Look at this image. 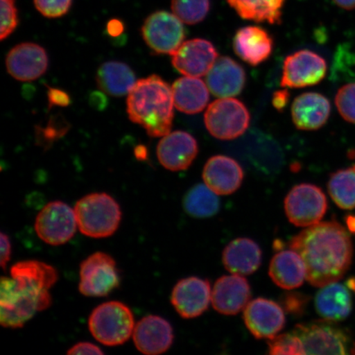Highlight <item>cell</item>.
Masks as SVG:
<instances>
[{"label": "cell", "mask_w": 355, "mask_h": 355, "mask_svg": "<svg viewBox=\"0 0 355 355\" xmlns=\"http://www.w3.org/2000/svg\"><path fill=\"white\" fill-rule=\"evenodd\" d=\"M136 82L130 67L122 62H106L96 73V83L101 90L115 97L128 95Z\"/></svg>", "instance_id": "28"}, {"label": "cell", "mask_w": 355, "mask_h": 355, "mask_svg": "<svg viewBox=\"0 0 355 355\" xmlns=\"http://www.w3.org/2000/svg\"><path fill=\"white\" fill-rule=\"evenodd\" d=\"M144 42L157 55H172L184 43L183 21L174 13L157 11L146 17L141 29Z\"/></svg>", "instance_id": "9"}, {"label": "cell", "mask_w": 355, "mask_h": 355, "mask_svg": "<svg viewBox=\"0 0 355 355\" xmlns=\"http://www.w3.org/2000/svg\"><path fill=\"white\" fill-rule=\"evenodd\" d=\"M288 247L298 252L315 287L339 282L353 259V244L347 230L335 220L319 222L291 239Z\"/></svg>", "instance_id": "2"}, {"label": "cell", "mask_w": 355, "mask_h": 355, "mask_svg": "<svg viewBox=\"0 0 355 355\" xmlns=\"http://www.w3.org/2000/svg\"><path fill=\"white\" fill-rule=\"evenodd\" d=\"M209 91L198 78L184 76L176 80L172 86L175 108L188 114L202 112L209 101Z\"/></svg>", "instance_id": "27"}, {"label": "cell", "mask_w": 355, "mask_h": 355, "mask_svg": "<svg viewBox=\"0 0 355 355\" xmlns=\"http://www.w3.org/2000/svg\"><path fill=\"white\" fill-rule=\"evenodd\" d=\"M292 119L301 130H317L325 125L331 114V104L326 96L316 92L304 93L292 105Z\"/></svg>", "instance_id": "22"}, {"label": "cell", "mask_w": 355, "mask_h": 355, "mask_svg": "<svg viewBox=\"0 0 355 355\" xmlns=\"http://www.w3.org/2000/svg\"><path fill=\"white\" fill-rule=\"evenodd\" d=\"M347 286L349 290L355 291V279H348Z\"/></svg>", "instance_id": "47"}, {"label": "cell", "mask_w": 355, "mask_h": 355, "mask_svg": "<svg viewBox=\"0 0 355 355\" xmlns=\"http://www.w3.org/2000/svg\"><path fill=\"white\" fill-rule=\"evenodd\" d=\"M78 228L74 209L61 201L46 204L38 213L35 221L37 236L52 246L68 243L74 236Z\"/></svg>", "instance_id": "10"}, {"label": "cell", "mask_w": 355, "mask_h": 355, "mask_svg": "<svg viewBox=\"0 0 355 355\" xmlns=\"http://www.w3.org/2000/svg\"><path fill=\"white\" fill-rule=\"evenodd\" d=\"M78 226L83 235L107 238L117 232L122 219L119 204L105 193H93L78 200L74 207Z\"/></svg>", "instance_id": "4"}, {"label": "cell", "mask_w": 355, "mask_h": 355, "mask_svg": "<svg viewBox=\"0 0 355 355\" xmlns=\"http://www.w3.org/2000/svg\"><path fill=\"white\" fill-rule=\"evenodd\" d=\"M243 171L235 159L215 155L208 159L202 172L205 184L217 195L232 194L241 187Z\"/></svg>", "instance_id": "20"}, {"label": "cell", "mask_w": 355, "mask_h": 355, "mask_svg": "<svg viewBox=\"0 0 355 355\" xmlns=\"http://www.w3.org/2000/svg\"><path fill=\"white\" fill-rule=\"evenodd\" d=\"M251 298V287L239 275L221 277L211 292L213 308L220 314L236 315L246 308Z\"/></svg>", "instance_id": "19"}, {"label": "cell", "mask_w": 355, "mask_h": 355, "mask_svg": "<svg viewBox=\"0 0 355 355\" xmlns=\"http://www.w3.org/2000/svg\"><path fill=\"white\" fill-rule=\"evenodd\" d=\"M124 28L122 22L118 20L110 21L107 26V31L112 37H118L123 32Z\"/></svg>", "instance_id": "43"}, {"label": "cell", "mask_w": 355, "mask_h": 355, "mask_svg": "<svg viewBox=\"0 0 355 355\" xmlns=\"http://www.w3.org/2000/svg\"><path fill=\"white\" fill-rule=\"evenodd\" d=\"M135 317L130 308L119 301H110L92 311L88 320L89 331L102 345H121L132 336Z\"/></svg>", "instance_id": "5"}, {"label": "cell", "mask_w": 355, "mask_h": 355, "mask_svg": "<svg viewBox=\"0 0 355 355\" xmlns=\"http://www.w3.org/2000/svg\"><path fill=\"white\" fill-rule=\"evenodd\" d=\"M268 345L270 354H305L303 343L293 331L269 339Z\"/></svg>", "instance_id": "33"}, {"label": "cell", "mask_w": 355, "mask_h": 355, "mask_svg": "<svg viewBox=\"0 0 355 355\" xmlns=\"http://www.w3.org/2000/svg\"><path fill=\"white\" fill-rule=\"evenodd\" d=\"M309 302V295L300 292L286 293L281 298V304L284 311L295 318L303 316L307 309Z\"/></svg>", "instance_id": "37"}, {"label": "cell", "mask_w": 355, "mask_h": 355, "mask_svg": "<svg viewBox=\"0 0 355 355\" xmlns=\"http://www.w3.org/2000/svg\"><path fill=\"white\" fill-rule=\"evenodd\" d=\"M66 130L65 128H57L55 122L51 121L47 128H40V135H42L46 141H54L58 137L63 135Z\"/></svg>", "instance_id": "41"}, {"label": "cell", "mask_w": 355, "mask_h": 355, "mask_svg": "<svg viewBox=\"0 0 355 355\" xmlns=\"http://www.w3.org/2000/svg\"><path fill=\"white\" fill-rule=\"evenodd\" d=\"M273 39L261 26H248L239 29L234 38V50L243 61L252 66L268 60L273 50Z\"/></svg>", "instance_id": "23"}, {"label": "cell", "mask_w": 355, "mask_h": 355, "mask_svg": "<svg viewBox=\"0 0 355 355\" xmlns=\"http://www.w3.org/2000/svg\"><path fill=\"white\" fill-rule=\"evenodd\" d=\"M184 211L195 218H208L220 210V199L217 194L205 184L193 186L184 198Z\"/></svg>", "instance_id": "30"}, {"label": "cell", "mask_w": 355, "mask_h": 355, "mask_svg": "<svg viewBox=\"0 0 355 355\" xmlns=\"http://www.w3.org/2000/svg\"><path fill=\"white\" fill-rule=\"evenodd\" d=\"M48 66L46 50L35 43L17 44L6 57L8 72L17 81H34L46 73Z\"/></svg>", "instance_id": "16"}, {"label": "cell", "mask_w": 355, "mask_h": 355, "mask_svg": "<svg viewBox=\"0 0 355 355\" xmlns=\"http://www.w3.org/2000/svg\"><path fill=\"white\" fill-rule=\"evenodd\" d=\"M198 153L196 139L184 131H175L162 137L157 149L159 163L171 171L187 170Z\"/></svg>", "instance_id": "17"}, {"label": "cell", "mask_w": 355, "mask_h": 355, "mask_svg": "<svg viewBox=\"0 0 355 355\" xmlns=\"http://www.w3.org/2000/svg\"><path fill=\"white\" fill-rule=\"evenodd\" d=\"M174 106L172 87L158 75L139 80L128 94V118L150 137H161L171 132Z\"/></svg>", "instance_id": "3"}, {"label": "cell", "mask_w": 355, "mask_h": 355, "mask_svg": "<svg viewBox=\"0 0 355 355\" xmlns=\"http://www.w3.org/2000/svg\"><path fill=\"white\" fill-rule=\"evenodd\" d=\"M132 340L141 354L158 355L171 347L174 331L165 318L148 315L135 324Z\"/></svg>", "instance_id": "18"}, {"label": "cell", "mask_w": 355, "mask_h": 355, "mask_svg": "<svg viewBox=\"0 0 355 355\" xmlns=\"http://www.w3.org/2000/svg\"><path fill=\"white\" fill-rule=\"evenodd\" d=\"M171 56L172 64L180 73L200 78L209 72L218 53L210 42L197 38L184 42Z\"/></svg>", "instance_id": "14"}, {"label": "cell", "mask_w": 355, "mask_h": 355, "mask_svg": "<svg viewBox=\"0 0 355 355\" xmlns=\"http://www.w3.org/2000/svg\"><path fill=\"white\" fill-rule=\"evenodd\" d=\"M327 72V64L321 55L309 50L297 51L284 61L281 85L287 88L316 85Z\"/></svg>", "instance_id": "12"}, {"label": "cell", "mask_w": 355, "mask_h": 355, "mask_svg": "<svg viewBox=\"0 0 355 355\" xmlns=\"http://www.w3.org/2000/svg\"><path fill=\"white\" fill-rule=\"evenodd\" d=\"M78 290L87 297H105L121 284L116 261L103 252H96L80 264Z\"/></svg>", "instance_id": "8"}, {"label": "cell", "mask_w": 355, "mask_h": 355, "mask_svg": "<svg viewBox=\"0 0 355 355\" xmlns=\"http://www.w3.org/2000/svg\"><path fill=\"white\" fill-rule=\"evenodd\" d=\"M67 354L69 355H81V354H104L98 346L89 343H79L74 345L73 347L69 349Z\"/></svg>", "instance_id": "39"}, {"label": "cell", "mask_w": 355, "mask_h": 355, "mask_svg": "<svg viewBox=\"0 0 355 355\" xmlns=\"http://www.w3.org/2000/svg\"><path fill=\"white\" fill-rule=\"evenodd\" d=\"M244 322L257 339H272L286 325L282 305L270 300L257 298L244 309Z\"/></svg>", "instance_id": "13"}, {"label": "cell", "mask_w": 355, "mask_h": 355, "mask_svg": "<svg viewBox=\"0 0 355 355\" xmlns=\"http://www.w3.org/2000/svg\"><path fill=\"white\" fill-rule=\"evenodd\" d=\"M135 153L136 157L139 159V161H144V159L148 158V149L143 145L137 146L135 148Z\"/></svg>", "instance_id": "45"}, {"label": "cell", "mask_w": 355, "mask_h": 355, "mask_svg": "<svg viewBox=\"0 0 355 355\" xmlns=\"http://www.w3.org/2000/svg\"><path fill=\"white\" fill-rule=\"evenodd\" d=\"M336 6L345 10H355V0H332Z\"/></svg>", "instance_id": "44"}, {"label": "cell", "mask_w": 355, "mask_h": 355, "mask_svg": "<svg viewBox=\"0 0 355 355\" xmlns=\"http://www.w3.org/2000/svg\"><path fill=\"white\" fill-rule=\"evenodd\" d=\"M211 292L207 279L195 277L182 279L173 288L171 303L182 318H198L209 307Z\"/></svg>", "instance_id": "15"}, {"label": "cell", "mask_w": 355, "mask_h": 355, "mask_svg": "<svg viewBox=\"0 0 355 355\" xmlns=\"http://www.w3.org/2000/svg\"><path fill=\"white\" fill-rule=\"evenodd\" d=\"M49 105L50 108L53 106H60L66 107L71 103L70 96L68 93L61 89L49 87L47 92Z\"/></svg>", "instance_id": "38"}, {"label": "cell", "mask_w": 355, "mask_h": 355, "mask_svg": "<svg viewBox=\"0 0 355 355\" xmlns=\"http://www.w3.org/2000/svg\"><path fill=\"white\" fill-rule=\"evenodd\" d=\"M0 4H1L0 40L4 41L19 26V12H17L16 0H0Z\"/></svg>", "instance_id": "35"}, {"label": "cell", "mask_w": 355, "mask_h": 355, "mask_svg": "<svg viewBox=\"0 0 355 355\" xmlns=\"http://www.w3.org/2000/svg\"><path fill=\"white\" fill-rule=\"evenodd\" d=\"M315 307L317 313L326 320L336 322L345 320L353 309L349 288L337 282L322 286L315 298Z\"/></svg>", "instance_id": "25"}, {"label": "cell", "mask_w": 355, "mask_h": 355, "mask_svg": "<svg viewBox=\"0 0 355 355\" xmlns=\"http://www.w3.org/2000/svg\"><path fill=\"white\" fill-rule=\"evenodd\" d=\"M335 102L341 117L355 124V83L341 87L336 93Z\"/></svg>", "instance_id": "34"}, {"label": "cell", "mask_w": 355, "mask_h": 355, "mask_svg": "<svg viewBox=\"0 0 355 355\" xmlns=\"http://www.w3.org/2000/svg\"><path fill=\"white\" fill-rule=\"evenodd\" d=\"M173 13L189 25L199 24L210 10L209 0H172Z\"/></svg>", "instance_id": "32"}, {"label": "cell", "mask_w": 355, "mask_h": 355, "mask_svg": "<svg viewBox=\"0 0 355 355\" xmlns=\"http://www.w3.org/2000/svg\"><path fill=\"white\" fill-rule=\"evenodd\" d=\"M11 277H2L0 286V323L11 329L21 328L35 313L51 307V288L59 274L54 266L37 260L13 265Z\"/></svg>", "instance_id": "1"}, {"label": "cell", "mask_w": 355, "mask_h": 355, "mask_svg": "<svg viewBox=\"0 0 355 355\" xmlns=\"http://www.w3.org/2000/svg\"><path fill=\"white\" fill-rule=\"evenodd\" d=\"M290 93H288L286 89L275 92L272 97L274 107L279 111L285 109L288 103V101H290Z\"/></svg>", "instance_id": "42"}, {"label": "cell", "mask_w": 355, "mask_h": 355, "mask_svg": "<svg viewBox=\"0 0 355 355\" xmlns=\"http://www.w3.org/2000/svg\"><path fill=\"white\" fill-rule=\"evenodd\" d=\"M327 189L333 202L341 209H354L355 164L332 173L328 181Z\"/></svg>", "instance_id": "31"}, {"label": "cell", "mask_w": 355, "mask_h": 355, "mask_svg": "<svg viewBox=\"0 0 355 355\" xmlns=\"http://www.w3.org/2000/svg\"><path fill=\"white\" fill-rule=\"evenodd\" d=\"M269 276L279 287L291 291L303 285L307 279V270L298 252L283 250L270 261Z\"/></svg>", "instance_id": "26"}, {"label": "cell", "mask_w": 355, "mask_h": 355, "mask_svg": "<svg viewBox=\"0 0 355 355\" xmlns=\"http://www.w3.org/2000/svg\"><path fill=\"white\" fill-rule=\"evenodd\" d=\"M345 221L349 232L355 234V215L346 216Z\"/></svg>", "instance_id": "46"}, {"label": "cell", "mask_w": 355, "mask_h": 355, "mask_svg": "<svg viewBox=\"0 0 355 355\" xmlns=\"http://www.w3.org/2000/svg\"><path fill=\"white\" fill-rule=\"evenodd\" d=\"M204 121L216 139L232 140L248 130L250 115L243 102L228 97L213 101L207 109Z\"/></svg>", "instance_id": "7"}, {"label": "cell", "mask_w": 355, "mask_h": 355, "mask_svg": "<svg viewBox=\"0 0 355 355\" xmlns=\"http://www.w3.org/2000/svg\"><path fill=\"white\" fill-rule=\"evenodd\" d=\"M327 210L326 195L318 186L301 184L295 186L285 199V211L291 223L309 227L319 223Z\"/></svg>", "instance_id": "11"}, {"label": "cell", "mask_w": 355, "mask_h": 355, "mask_svg": "<svg viewBox=\"0 0 355 355\" xmlns=\"http://www.w3.org/2000/svg\"><path fill=\"white\" fill-rule=\"evenodd\" d=\"M0 242H1V259H0V264H1L3 270L6 269L7 264L11 259L12 245L10 237L6 234L1 233L0 234Z\"/></svg>", "instance_id": "40"}, {"label": "cell", "mask_w": 355, "mask_h": 355, "mask_svg": "<svg viewBox=\"0 0 355 355\" xmlns=\"http://www.w3.org/2000/svg\"><path fill=\"white\" fill-rule=\"evenodd\" d=\"M303 343L305 354H355V341L347 329L336 322L298 324L293 330Z\"/></svg>", "instance_id": "6"}, {"label": "cell", "mask_w": 355, "mask_h": 355, "mask_svg": "<svg viewBox=\"0 0 355 355\" xmlns=\"http://www.w3.org/2000/svg\"><path fill=\"white\" fill-rule=\"evenodd\" d=\"M73 0H34L37 11L48 19H57L68 13Z\"/></svg>", "instance_id": "36"}, {"label": "cell", "mask_w": 355, "mask_h": 355, "mask_svg": "<svg viewBox=\"0 0 355 355\" xmlns=\"http://www.w3.org/2000/svg\"><path fill=\"white\" fill-rule=\"evenodd\" d=\"M206 82L213 95L228 98L242 92L246 75L241 65L232 58L220 57L207 73Z\"/></svg>", "instance_id": "21"}, {"label": "cell", "mask_w": 355, "mask_h": 355, "mask_svg": "<svg viewBox=\"0 0 355 355\" xmlns=\"http://www.w3.org/2000/svg\"><path fill=\"white\" fill-rule=\"evenodd\" d=\"M222 261L226 270L239 276H248L259 268L261 261V248L248 238L234 239L225 247Z\"/></svg>", "instance_id": "24"}, {"label": "cell", "mask_w": 355, "mask_h": 355, "mask_svg": "<svg viewBox=\"0 0 355 355\" xmlns=\"http://www.w3.org/2000/svg\"><path fill=\"white\" fill-rule=\"evenodd\" d=\"M243 19L279 24L286 0H227Z\"/></svg>", "instance_id": "29"}]
</instances>
